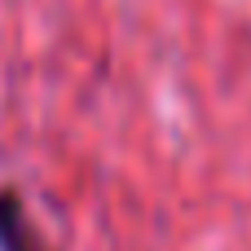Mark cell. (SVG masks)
<instances>
[{
  "mask_svg": "<svg viewBox=\"0 0 251 251\" xmlns=\"http://www.w3.org/2000/svg\"><path fill=\"white\" fill-rule=\"evenodd\" d=\"M0 251H53L44 229L35 225L26 199L13 185H0Z\"/></svg>",
  "mask_w": 251,
  "mask_h": 251,
  "instance_id": "obj_1",
  "label": "cell"
}]
</instances>
